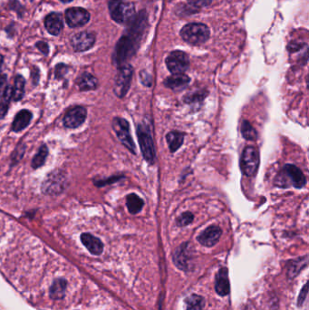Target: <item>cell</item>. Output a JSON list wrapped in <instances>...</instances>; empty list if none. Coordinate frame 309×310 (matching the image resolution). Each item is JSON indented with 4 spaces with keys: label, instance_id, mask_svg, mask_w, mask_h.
I'll return each mask as SVG.
<instances>
[{
    "label": "cell",
    "instance_id": "cell-4",
    "mask_svg": "<svg viewBox=\"0 0 309 310\" xmlns=\"http://www.w3.org/2000/svg\"><path fill=\"white\" fill-rule=\"evenodd\" d=\"M210 28L202 23H190L183 26L180 30V36L185 42L192 46H200L205 43L210 37Z\"/></svg>",
    "mask_w": 309,
    "mask_h": 310
},
{
    "label": "cell",
    "instance_id": "cell-3",
    "mask_svg": "<svg viewBox=\"0 0 309 310\" xmlns=\"http://www.w3.org/2000/svg\"><path fill=\"white\" fill-rule=\"evenodd\" d=\"M108 8L111 17L121 25H130L136 17L134 5L129 0H110Z\"/></svg>",
    "mask_w": 309,
    "mask_h": 310
},
{
    "label": "cell",
    "instance_id": "cell-12",
    "mask_svg": "<svg viewBox=\"0 0 309 310\" xmlns=\"http://www.w3.org/2000/svg\"><path fill=\"white\" fill-rule=\"evenodd\" d=\"M87 117V111L83 106H74L67 111L64 117V125L67 128H78L81 126Z\"/></svg>",
    "mask_w": 309,
    "mask_h": 310
},
{
    "label": "cell",
    "instance_id": "cell-32",
    "mask_svg": "<svg viewBox=\"0 0 309 310\" xmlns=\"http://www.w3.org/2000/svg\"><path fill=\"white\" fill-rule=\"evenodd\" d=\"M306 260H307V258L305 257L304 259L300 258L298 260L293 261L292 265L289 267V274L292 276H296V274H297L303 268V266L306 265V264L303 265V263H306Z\"/></svg>",
    "mask_w": 309,
    "mask_h": 310
},
{
    "label": "cell",
    "instance_id": "cell-22",
    "mask_svg": "<svg viewBox=\"0 0 309 310\" xmlns=\"http://www.w3.org/2000/svg\"><path fill=\"white\" fill-rule=\"evenodd\" d=\"M76 84L81 91L95 90L98 86V80L91 73H84L78 78Z\"/></svg>",
    "mask_w": 309,
    "mask_h": 310
},
{
    "label": "cell",
    "instance_id": "cell-8",
    "mask_svg": "<svg viewBox=\"0 0 309 310\" xmlns=\"http://www.w3.org/2000/svg\"><path fill=\"white\" fill-rule=\"evenodd\" d=\"M133 74V66L129 64L118 67V73L116 74L113 85V93L118 98H124L129 92Z\"/></svg>",
    "mask_w": 309,
    "mask_h": 310
},
{
    "label": "cell",
    "instance_id": "cell-42",
    "mask_svg": "<svg viewBox=\"0 0 309 310\" xmlns=\"http://www.w3.org/2000/svg\"><path fill=\"white\" fill-rule=\"evenodd\" d=\"M2 65H3V56H0V73H1V69H2ZM1 75V74H0Z\"/></svg>",
    "mask_w": 309,
    "mask_h": 310
},
{
    "label": "cell",
    "instance_id": "cell-37",
    "mask_svg": "<svg viewBox=\"0 0 309 310\" xmlns=\"http://www.w3.org/2000/svg\"><path fill=\"white\" fill-rule=\"evenodd\" d=\"M25 152V146L23 145L21 147H17V150H16V154H13L12 156V159H13V164H17L18 161H20L23 155Z\"/></svg>",
    "mask_w": 309,
    "mask_h": 310
},
{
    "label": "cell",
    "instance_id": "cell-20",
    "mask_svg": "<svg viewBox=\"0 0 309 310\" xmlns=\"http://www.w3.org/2000/svg\"><path fill=\"white\" fill-rule=\"evenodd\" d=\"M184 138L185 133L179 131H172L166 134V142L172 153L176 152L182 146Z\"/></svg>",
    "mask_w": 309,
    "mask_h": 310
},
{
    "label": "cell",
    "instance_id": "cell-30",
    "mask_svg": "<svg viewBox=\"0 0 309 310\" xmlns=\"http://www.w3.org/2000/svg\"><path fill=\"white\" fill-rule=\"evenodd\" d=\"M48 155V148L47 145H42L39 148L37 153L34 155L32 160V168L37 169L42 167L47 160Z\"/></svg>",
    "mask_w": 309,
    "mask_h": 310
},
{
    "label": "cell",
    "instance_id": "cell-24",
    "mask_svg": "<svg viewBox=\"0 0 309 310\" xmlns=\"http://www.w3.org/2000/svg\"><path fill=\"white\" fill-rule=\"evenodd\" d=\"M208 95H209V92L206 90L191 92L188 95L183 96V102L187 104H189V105H199L200 106Z\"/></svg>",
    "mask_w": 309,
    "mask_h": 310
},
{
    "label": "cell",
    "instance_id": "cell-2",
    "mask_svg": "<svg viewBox=\"0 0 309 310\" xmlns=\"http://www.w3.org/2000/svg\"><path fill=\"white\" fill-rule=\"evenodd\" d=\"M136 134L143 159L150 165H153L156 163V151L151 134V126L145 123L139 124L136 127Z\"/></svg>",
    "mask_w": 309,
    "mask_h": 310
},
{
    "label": "cell",
    "instance_id": "cell-43",
    "mask_svg": "<svg viewBox=\"0 0 309 310\" xmlns=\"http://www.w3.org/2000/svg\"><path fill=\"white\" fill-rule=\"evenodd\" d=\"M60 1H62L63 3H70V2H72L73 0H60Z\"/></svg>",
    "mask_w": 309,
    "mask_h": 310
},
{
    "label": "cell",
    "instance_id": "cell-10",
    "mask_svg": "<svg viewBox=\"0 0 309 310\" xmlns=\"http://www.w3.org/2000/svg\"><path fill=\"white\" fill-rule=\"evenodd\" d=\"M165 64L172 74L184 73L189 67V56L180 50L172 51L166 57Z\"/></svg>",
    "mask_w": 309,
    "mask_h": 310
},
{
    "label": "cell",
    "instance_id": "cell-35",
    "mask_svg": "<svg viewBox=\"0 0 309 310\" xmlns=\"http://www.w3.org/2000/svg\"><path fill=\"white\" fill-rule=\"evenodd\" d=\"M66 73H67V66L65 64H59L56 65L55 73H56V78L57 79L64 78Z\"/></svg>",
    "mask_w": 309,
    "mask_h": 310
},
{
    "label": "cell",
    "instance_id": "cell-14",
    "mask_svg": "<svg viewBox=\"0 0 309 310\" xmlns=\"http://www.w3.org/2000/svg\"><path fill=\"white\" fill-rule=\"evenodd\" d=\"M222 230L217 225H211L197 237V241L204 247H213L219 242Z\"/></svg>",
    "mask_w": 309,
    "mask_h": 310
},
{
    "label": "cell",
    "instance_id": "cell-1",
    "mask_svg": "<svg viewBox=\"0 0 309 310\" xmlns=\"http://www.w3.org/2000/svg\"><path fill=\"white\" fill-rule=\"evenodd\" d=\"M148 26V18L145 11L135 17L129 25V28L116 44L112 54V63L120 67L128 64L141 46L142 36L145 34Z\"/></svg>",
    "mask_w": 309,
    "mask_h": 310
},
{
    "label": "cell",
    "instance_id": "cell-17",
    "mask_svg": "<svg viewBox=\"0 0 309 310\" xmlns=\"http://www.w3.org/2000/svg\"><path fill=\"white\" fill-rule=\"evenodd\" d=\"M82 243L93 255L102 254L103 250V242L98 238L95 237L90 233H83L81 235Z\"/></svg>",
    "mask_w": 309,
    "mask_h": 310
},
{
    "label": "cell",
    "instance_id": "cell-39",
    "mask_svg": "<svg viewBox=\"0 0 309 310\" xmlns=\"http://www.w3.org/2000/svg\"><path fill=\"white\" fill-rule=\"evenodd\" d=\"M36 48H38L40 51L43 53L44 55H48V53H49V47H48V43H46V42H38V43H36Z\"/></svg>",
    "mask_w": 309,
    "mask_h": 310
},
{
    "label": "cell",
    "instance_id": "cell-31",
    "mask_svg": "<svg viewBox=\"0 0 309 310\" xmlns=\"http://www.w3.org/2000/svg\"><path fill=\"white\" fill-rule=\"evenodd\" d=\"M194 220V213H191L190 211H185V212L181 213V214L177 218V226H179L180 228L186 227V226H188L189 224L192 223Z\"/></svg>",
    "mask_w": 309,
    "mask_h": 310
},
{
    "label": "cell",
    "instance_id": "cell-26",
    "mask_svg": "<svg viewBox=\"0 0 309 310\" xmlns=\"http://www.w3.org/2000/svg\"><path fill=\"white\" fill-rule=\"evenodd\" d=\"M66 282L63 279H59L54 281L50 289V296L54 299H59L65 297Z\"/></svg>",
    "mask_w": 309,
    "mask_h": 310
},
{
    "label": "cell",
    "instance_id": "cell-23",
    "mask_svg": "<svg viewBox=\"0 0 309 310\" xmlns=\"http://www.w3.org/2000/svg\"><path fill=\"white\" fill-rule=\"evenodd\" d=\"M126 206L131 214L136 215L142 211L144 201L136 193H130L126 197Z\"/></svg>",
    "mask_w": 309,
    "mask_h": 310
},
{
    "label": "cell",
    "instance_id": "cell-13",
    "mask_svg": "<svg viewBox=\"0 0 309 310\" xmlns=\"http://www.w3.org/2000/svg\"><path fill=\"white\" fill-rule=\"evenodd\" d=\"M95 43V35L90 32H80L71 38V45L76 52L87 51L94 47Z\"/></svg>",
    "mask_w": 309,
    "mask_h": 310
},
{
    "label": "cell",
    "instance_id": "cell-41",
    "mask_svg": "<svg viewBox=\"0 0 309 310\" xmlns=\"http://www.w3.org/2000/svg\"><path fill=\"white\" fill-rule=\"evenodd\" d=\"M32 80H33V84H34V86L38 84L39 70L38 68H36V67H34V68L32 70Z\"/></svg>",
    "mask_w": 309,
    "mask_h": 310
},
{
    "label": "cell",
    "instance_id": "cell-25",
    "mask_svg": "<svg viewBox=\"0 0 309 310\" xmlns=\"http://www.w3.org/2000/svg\"><path fill=\"white\" fill-rule=\"evenodd\" d=\"M25 85L26 81L25 78L20 74L16 76L15 79V86L12 88V99L16 102H18L23 98L25 95Z\"/></svg>",
    "mask_w": 309,
    "mask_h": 310
},
{
    "label": "cell",
    "instance_id": "cell-34",
    "mask_svg": "<svg viewBox=\"0 0 309 310\" xmlns=\"http://www.w3.org/2000/svg\"><path fill=\"white\" fill-rule=\"evenodd\" d=\"M213 0H188L189 3L192 8L195 9H201L204 7H208L212 3Z\"/></svg>",
    "mask_w": 309,
    "mask_h": 310
},
{
    "label": "cell",
    "instance_id": "cell-40",
    "mask_svg": "<svg viewBox=\"0 0 309 310\" xmlns=\"http://www.w3.org/2000/svg\"><path fill=\"white\" fill-rule=\"evenodd\" d=\"M306 295H307V284L305 285L304 289H302L300 295H299V297H298V306L303 305V303L305 301V297H306Z\"/></svg>",
    "mask_w": 309,
    "mask_h": 310
},
{
    "label": "cell",
    "instance_id": "cell-27",
    "mask_svg": "<svg viewBox=\"0 0 309 310\" xmlns=\"http://www.w3.org/2000/svg\"><path fill=\"white\" fill-rule=\"evenodd\" d=\"M185 302L187 310H203L205 306V299L199 295H190Z\"/></svg>",
    "mask_w": 309,
    "mask_h": 310
},
{
    "label": "cell",
    "instance_id": "cell-33",
    "mask_svg": "<svg viewBox=\"0 0 309 310\" xmlns=\"http://www.w3.org/2000/svg\"><path fill=\"white\" fill-rule=\"evenodd\" d=\"M125 176L123 175H117V176H112L105 180H100V181H95V185L98 186V187H103V186L109 185V184H112V183H115L117 181H120L122 179H124Z\"/></svg>",
    "mask_w": 309,
    "mask_h": 310
},
{
    "label": "cell",
    "instance_id": "cell-28",
    "mask_svg": "<svg viewBox=\"0 0 309 310\" xmlns=\"http://www.w3.org/2000/svg\"><path fill=\"white\" fill-rule=\"evenodd\" d=\"M241 134L248 141H257L258 133L249 121L244 120L241 125Z\"/></svg>",
    "mask_w": 309,
    "mask_h": 310
},
{
    "label": "cell",
    "instance_id": "cell-19",
    "mask_svg": "<svg viewBox=\"0 0 309 310\" xmlns=\"http://www.w3.org/2000/svg\"><path fill=\"white\" fill-rule=\"evenodd\" d=\"M45 26L49 34L58 35L63 28V20L61 15L57 13L48 15L45 19Z\"/></svg>",
    "mask_w": 309,
    "mask_h": 310
},
{
    "label": "cell",
    "instance_id": "cell-38",
    "mask_svg": "<svg viewBox=\"0 0 309 310\" xmlns=\"http://www.w3.org/2000/svg\"><path fill=\"white\" fill-rule=\"evenodd\" d=\"M7 87H8V85H7V75L6 74L0 75V99L2 98V96L4 95Z\"/></svg>",
    "mask_w": 309,
    "mask_h": 310
},
{
    "label": "cell",
    "instance_id": "cell-29",
    "mask_svg": "<svg viewBox=\"0 0 309 310\" xmlns=\"http://www.w3.org/2000/svg\"><path fill=\"white\" fill-rule=\"evenodd\" d=\"M11 99H12V87L8 86L0 102V119H3L7 115Z\"/></svg>",
    "mask_w": 309,
    "mask_h": 310
},
{
    "label": "cell",
    "instance_id": "cell-16",
    "mask_svg": "<svg viewBox=\"0 0 309 310\" xmlns=\"http://www.w3.org/2000/svg\"><path fill=\"white\" fill-rule=\"evenodd\" d=\"M189 242L182 243L181 245L177 249L175 253L173 255V261L175 263L177 267L187 270L189 267V264L191 261V257L189 253Z\"/></svg>",
    "mask_w": 309,
    "mask_h": 310
},
{
    "label": "cell",
    "instance_id": "cell-5",
    "mask_svg": "<svg viewBox=\"0 0 309 310\" xmlns=\"http://www.w3.org/2000/svg\"><path fill=\"white\" fill-rule=\"evenodd\" d=\"M290 181L293 187L296 189H302L306 184V178L305 174L301 171L300 169L296 167L294 164H286L282 169V172L280 173V177L278 176L276 181V185L284 188V184H286L287 180ZM286 188V185H285Z\"/></svg>",
    "mask_w": 309,
    "mask_h": 310
},
{
    "label": "cell",
    "instance_id": "cell-6",
    "mask_svg": "<svg viewBox=\"0 0 309 310\" xmlns=\"http://www.w3.org/2000/svg\"><path fill=\"white\" fill-rule=\"evenodd\" d=\"M112 130L122 144L133 155H136V146L131 134L129 122L122 117H114L112 122Z\"/></svg>",
    "mask_w": 309,
    "mask_h": 310
},
{
    "label": "cell",
    "instance_id": "cell-21",
    "mask_svg": "<svg viewBox=\"0 0 309 310\" xmlns=\"http://www.w3.org/2000/svg\"><path fill=\"white\" fill-rule=\"evenodd\" d=\"M32 118V112L28 110H21L17 112L12 124V131L15 133L21 132L27 127Z\"/></svg>",
    "mask_w": 309,
    "mask_h": 310
},
{
    "label": "cell",
    "instance_id": "cell-9",
    "mask_svg": "<svg viewBox=\"0 0 309 310\" xmlns=\"http://www.w3.org/2000/svg\"><path fill=\"white\" fill-rule=\"evenodd\" d=\"M240 166L242 173L248 177H254L259 167V153L253 146H247L241 153Z\"/></svg>",
    "mask_w": 309,
    "mask_h": 310
},
{
    "label": "cell",
    "instance_id": "cell-15",
    "mask_svg": "<svg viewBox=\"0 0 309 310\" xmlns=\"http://www.w3.org/2000/svg\"><path fill=\"white\" fill-rule=\"evenodd\" d=\"M190 82V78L185 74V73H175L168 76L164 81L163 85L171 90L174 92H180L186 89V87L189 86Z\"/></svg>",
    "mask_w": 309,
    "mask_h": 310
},
{
    "label": "cell",
    "instance_id": "cell-11",
    "mask_svg": "<svg viewBox=\"0 0 309 310\" xmlns=\"http://www.w3.org/2000/svg\"><path fill=\"white\" fill-rule=\"evenodd\" d=\"M65 19L70 27H81L90 20V14L82 8H71L65 11Z\"/></svg>",
    "mask_w": 309,
    "mask_h": 310
},
{
    "label": "cell",
    "instance_id": "cell-36",
    "mask_svg": "<svg viewBox=\"0 0 309 310\" xmlns=\"http://www.w3.org/2000/svg\"><path fill=\"white\" fill-rule=\"evenodd\" d=\"M140 78H141V82L143 86H147V87L151 86V78H150V74L147 73L146 71L140 72Z\"/></svg>",
    "mask_w": 309,
    "mask_h": 310
},
{
    "label": "cell",
    "instance_id": "cell-7",
    "mask_svg": "<svg viewBox=\"0 0 309 310\" xmlns=\"http://www.w3.org/2000/svg\"><path fill=\"white\" fill-rule=\"evenodd\" d=\"M66 184L67 178L65 172L60 170H56L51 172L43 181L41 189L44 194L54 196L62 193L66 188Z\"/></svg>",
    "mask_w": 309,
    "mask_h": 310
},
{
    "label": "cell",
    "instance_id": "cell-18",
    "mask_svg": "<svg viewBox=\"0 0 309 310\" xmlns=\"http://www.w3.org/2000/svg\"><path fill=\"white\" fill-rule=\"evenodd\" d=\"M229 280H228V269L222 267L216 276L215 289L220 296H226L229 293Z\"/></svg>",
    "mask_w": 309,
    "mask_h": 310
}]
</instances>
